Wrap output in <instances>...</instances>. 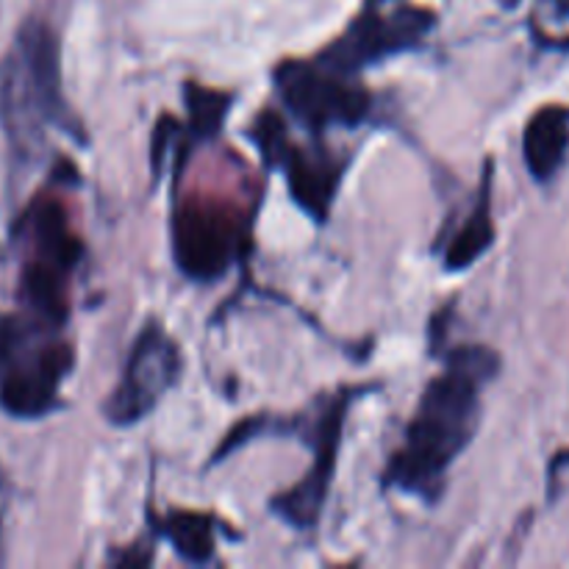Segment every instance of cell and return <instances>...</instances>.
Returning <instances> with one entry per match:
<instances>
[{"label": "cell", "instance_id": "cell-4", "mask_svg": "<svg viewBox=\"0 0 569 569\" xmlns=\"http://www.w3.org/2000/svg\"><path fill=\"white\" fill-rule=\"evenodd\" d=\"M272 81L289 114L315 133L359 128L372 111L370 89L320 59H283Z\"/></svg>", "mask_w": 569, "mask_h": 569}, {"label": "cell", "instance_id": "cell-15", "mask_svg": "<svg viewBox=\"0 0 569 569\" xmlns=\"http://www.w3.org/2000/svg\"><path fill=\"white\" fill-rule=\"evenodd\" d=\"M150 561H153V550L142 548V545H137V548H122V553L111 556V565L117 567H148Z\"/></svg>", "mask_w": 569, "mask_h": 569}, {"label": "cell", "instance_id": "cell-13", "mask_svg": "<svg viewBox=\"0 0 569 569\" xmlns=\"http://www.w3.org/2000/svg\"><path fill=\"white\" fill-rule=\"evenodd\" d=\"M150 526L156 537L167 539L189 565H209L217 550V520L203 511L172 509L167 515H153L150 511Z\"/></svg>", "mask_w": 569, "mask_h": 569}, {"label": "cell", "instance_id": "cell-12", "mask_svg": "<svg viewBox=\"0 0 569 569\" xmlns=\"http://www.w3.org/2000/svg\"><path fill=\"white\" fill-rule=\"evenodd\" d=\"M492 159L487 161V170H483L481 189H478V200L472 206L470 217L461 222L459 231L453 233V239L445 248L442 261L448 272H461L467 267L476 264L495 242V222H492Z\"/></svg>", "mask_w": 569, "mask_h": 569}, {"label": "cell", "instance_id": "cell-1", "mask_svg": "<svg viewBox=\"0 0 569 569\" xmlns=\"http://www.w3.org/2000/svg\"><path fill=\"white\" fill-rule=\"evenodd\" d=\"M500 372V356L467 345L445 356V370L422 392L406 439L383 470V487L437 503L453 461L481 426L483 387Z\"/></svg>", "mask_w": 569, "mask_h": 569}, {"label": "cell", "instance_id": "cell-14", "mask_svg": "<svg viewBox=\"0 0 569 569\" xmlns=\"http://www.w3.org/2000/svg\"><path fill=\"white\" fill-rule=\"evenodd\" d=\"M44 331H56L33 315H6L0 311V376L26 353Z\"/></svg>", "mask_w": 569, "mask_h": 569}, {"label": "cell", "instance_id": "cell-10", "mask_svg": "<svg viewBox=\"0 0 569 569\" xmlns=\"http://www.w3.org/2000/svg\"><path fill=\"white\" fill-rule=\"evenodd\" d=\"M183 98H187L189 120L187 126L172 122L170 117H161L156 126L153 137V170L161 172V161H164L167 150H176V176H181L187 156L194 144L214 139L222 131L226 114L231 111L233 94L222 92V89L203 87L198 81L183 83Z\"/></svg>", "mask_w": 569, "mask_h": 569}, {"label": "cell", "instance_id": "cell-17", "mask_svg": "<svg viewBox=\"0 0 569 569\" xmlns=\"http://www.w3.org/2000/svg\"><path fill=\"white\" fill-rule=\"evenodd\" d=\"M3 487H6V481H3V472H0V495H3Z\"/></svg>", "mask_w": 569, "mask_h": 569}, {"label": "cell", "instance_id": "cell-3", "mask_svg": "<svg viewBox=\"0 0 569 569\" xmlns=\"http://www.w3.org/2000/svg\"><path fill=\"white\" fill-rule=\"evenodd\" d=\"M256 206L231 194L189 192L172 214V256L178 270L200 283L226 276L250 250Z\"/></svg>", "mask_w": 569, "mask_h": 569}, {"label": "cell", "instance_id": "cell-2", "mask_svg": "<svg viewBox=\"0 0 569 569\" xmlns=\"http://www.w3.org/2000/svg\"><path fill=\"white\" fill-rule=\"evenodd\" d=\"M0 117L14 142H28L39 128L53 126L78 144H87L81 120L61 89L59 37L44 20H26L17 31L14 53L0 72Z\"/></svg>", "mask_w": 569, "mask_h": 569}, {"label": "cell", "instance_id": "cell-5", "mask_svg": "<svg viewBox=\"0 0 569 569\" xmlns=\"http://www.w3.org/2000/svg\"><path fill=\"white\" fill-rule=\"evenodd\" d=\"M433 28H437V14L431 9L403 3V0H367L348 31L337 42L328 44L317 59L326 61L333 70L353 76L389 56L420 48Z\"/></svg>", "mask_w": 569, "mask_h": 569}, {"label": "cell", "instance_id": "cell-9", "mask_svg": "<svg viewBox=\"0 0 569 569\" xmlns=\"http://www.w3.org/2000/svg\"><path fill=\"white\" fill-rule=\"evenodd\" d=\"M76 367L70 342L31 345L0 376V409L14 420H39L61 406L59 389Z\"/></svg>", "mask_w": 569, "mask_h": 569}, {"label": "cell", "instance_id": "cell-7", "mask_svg": "<svg viewBox=\"0 0 569 569\" xmlns=\"http://www.w3.org/2000/svg\"><path fill=\"white\" fill-rule=\"evenodd\" d=\"M370 387H345L337 395L326 400V409L311 420L309 428H303L300 422H295V433L306 439V445H311L315 450V461H311L309 472L300 478V483H295L287 492L276 495L270 500L272 515L281 517L287 526H292L295 531H315L317 522H320L322 509H326L328 492H331L333 470H337L339 459V445H342V431L345 420H348V409L359 395H365Z\"/></svg>", "mask_w": 569, "mask_h": 569}, {"label": "cell", "instance_id": "cell-6", "mask_svg": "<svg viewBox=\"0 0 569 569\" xmlns=\"http://www.w3.org/2000/svg\"><path fill=\"white\" fill-rule=\"evenodd\" d=\"M248 137L256 142L267 167H283L295 203L315 222H326L339 183H342L348 159L331 153L322 144L306 148V144L292 142L287 128H283L281 114L272 109H264L256 117Z\"/></svg>", "mask_w": 569, "mask_h": 569}, {"label": "cell", "instance_id": "cell-16", "mask_svg": "<svg viewBox=\"0 0 569 569\" xmlns=\"http://www.w3.org/2000/svg\"><path fill=\"white\" fill-rule=\"evenodd\" d=\"M559 20H569V0H545Z\"/></svg>", "mask_w": 569, "mask_h": 569}, {"label": "cell", "instance_id": "cell-8", "mask_svg": "<svg viewBox=\"0 0 569 569\" xmlns=\"http://www.w3.org/2000/svg\"><path fill=\"white\" fill-rule=\"evenodd\" d=\"M183 359L178 342L161 328V322L150 320L133 339L122 381L106 400V420L117 428L144 420L159 406V400L176 387Z\"/></svg>", "mask_w": 569, "mask_h": 569}, {"label": "cell", "instance_id": "cell-11", "mask_svg": "<svg viewBox=\"0 0 569 569\" xmlns=\"http://www.w3.org/2000/svg\"><path fill=\"white\" fill-rule=\"evenodd\" d=\"M522 156L539 183L559 176L569 156V106L548 103L533 111L522 133Z\"/></svg>", "mask_w": 569, "mask_h": 569}]
</instances>
